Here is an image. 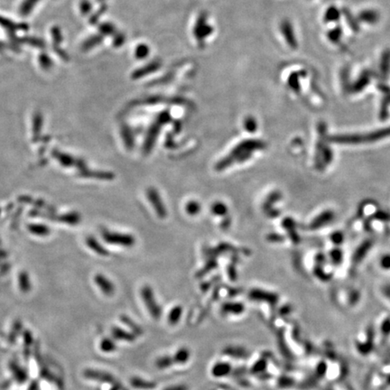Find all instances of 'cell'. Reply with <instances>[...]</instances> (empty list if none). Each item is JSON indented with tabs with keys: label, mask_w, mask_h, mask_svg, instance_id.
Listing matches in <instances>:
<instances>
[{
	"label": "cell",
	"mask_w": 390,
	"mask_h": 390,
	"mask_svg": "<svg viewBox=\"0 0 390 390\" xmlns=\"http://www.w3.org/2000/svg\"><path fill=\"white\" fill-rule=\"evenodd\" d=\"M223 352L225 355L235 358H246L249 357V351L241 346H229L225 348Z\"/></svg>",
	"instance_id": "9c48e42d"
},
{
	"label": "cell",
	"mask_w": 390,
	"mask_h": 390,
	"mask_svg": "<svg viewBox=\"0 0 390 390\" xmlns=\"http://www.w3.org/2000/svg\"><path fill=\"white\" fill-rule=\"evenodd\" d=\"M249 297L252 301H259V302H268L274 303L276 302V295L270 294L266 291L259 290V289H252L249 294Z\"/></svg>",
	"instance_id": "8992f818"
},
{
	"label": "cell",
	"mask_w": 390,
	"mask_h": 390,
	"mask_svg": "<svg viewBox=\"0 0 390 390\" xmlns=\"http://www.w3.org/2000/svg\"><path fill=\"white\" fill-rule=\"evenodd\" d=\"M163 390H188V388L184 385H174L165 387Z\"/></svg>",
	"instance_id": "44dd1931"
},
{
	"label": "cell",
	"mask_w": 390,
	"mask_h": 390,
	"mask_svg": "<svg viewBox=\"0 0 390 390\" xmlns=\"http://www.w3.org/2000/svg\"><path fill=\"white\" fill-rule=\"evenodd\" d=\"M147 197H148V200L151 203V205H153L154 211L156 212V214H157L159 217L160 218H164L165 215H166V211H165L163 201L161 199L160 195L158 194L157 190H155L153 187L149 188L147 190Z\"/></svg>",
	"instance_id": "5b68a950"
},
{
	"label": "cell",
	"mask_w": 390,
	"mask_h": 390,
	"mask_svg": "<svg viewBox=\"0 0 390 390\" xmlns=\"http://www.w3.org/2000/svg\"><path fill=\"white\" fill-rule=\"evenodd\" d=\"M166 118H167V117H166L165 115L161 116V117H160V119H159L158 122L155 123L154 126H153V127L150 129L149 134H148L147 138H146V142H145V153H148V151L151 149V147L154 145L153 144H154V141H155V138H156L155 136H156V135H157L158 130L160 129V123L162 122V121H163V120H166Z\"/></svg>",
	"instance_id": "52a82bcc"
},
{
	"label": "cell",
	"mask_w": 390,
	"mask_h": 390,
	"mask_svg": "<svg viewBox=\"0 0 390 390\" xmlns=\"http://www.w3.org/2000/svg\"><path fill=\"white\" fill-rule=\"evenodd\" d=\"M232 365L230 363L220 361L216 362L212 368V374L215 377H223L226 376L232 372Z\"/></svg>",
	"instance_id": "ba28073f"
},
{
	"label": "cell",
	"mask_w": 390,
	"mask_h": 390,
	"mask_svg": "<svg viewBox=\"0 0 390 390\" xmlns=\"http://www.w3.org/2000/svg\"><path fill=\"white\" fill-rule=\"evenodd\" d=\"M222 312L226 314L240 315L245 312V306L241 303H226L223 304Z\"/></svg>",
	"instance_id": "30bf717a"
},
{
	"label": "cell",
	"mask_w": 390,
	"mask_h": 390,
	"mask_svg": "<svg viewBox=\"0 0 390 390\" xmlns=\"http://www.w3.org/2000/svg\"><path fill=\"white\" fill-rule=\"evenodd\" d=\"M114 336L117 337L121 340H127V341H133L135 340V334L133 332H127L126 331H123L121 329L115 328L113 330Z\"/></svg>",
	"instance_id": "2e32d148"
},
{
	"label": "cell",
	"mask_w": 390,
	"mask_h": 390,
	"mask_svg": "<svg viewBox=\"0 0 390 390\" xmlns=\"http://www.w3.org/2000/svg\"><path fill=\"white\" fill-rule=\"evenodd\" d=\"M390 135V128L384 129L383 131H377L376 133H372L371 135H361V136H339L337 138L338 142L341 143H359V142H366V141L376 140L382 138L384 136Z\"/></svg>",
	"instance_id": "3957f363"
},
{
	"label": "cell",
	"mask_w": 390,
	"mask_h": 390,
	"mask_svg": "<svg viewBox=\"0 0 390 390\" xmlns=\"http://www.w3.org/2000/svg\"><path fill=\"white\" fill-rule=\"evenodd\" d=\"M186 212L190 215H195V214H199L201 211V206L197 202H189L187 205H186Z\"/></svg>",
	"instance_id": "e0dca14e"
},
{
	"label": "cell",
	"mask_w": 390,
	"mask_h": 390,
	"mask_svg": "<svg viewBox=\"0 0 390 390\" xmlns=\"http://www.w3.org/2000/svg\"><path fill=\"white\" fill-rule=\"evenodd\" d=\"M141 297L151 317L154 318V320L160 319L162 315V308L155 299L153 289L148 286H143L141 289Z\"/></svg>",
	"instance_id": "7a4b0ae2"
},
{
	"label": "cell",
	"mask_w": 390,
	"mask_h": 390,
	"mask_svg": "<svg viewBox=\"0 0 390 390\" xmlns=\"http://www.w3.org/2000/svg\"><path fill=\"white\" fill-rule=\"evenodd\" d=\"M131 384L134 387L138 389H152L155 386L154 382L145 380L141 377H133L131 379Z\"/></svg>",
	"instance_id": "5bb4252c"
},
{
	"label": "cell",
	"mask_w": 390,
	"mask_h": 390,
	"mask_svg": "<svg viewBox=\"0 0 390 390\" xmlns=\"http://www.w3.org/2000/svg\"><path fill=\"white\" fill-rule=\"evenodd\" d=\"M213 213L216 215H224L227 214V207L226 205H223L222 203H216L213 205Z\"/></svg>",
	"instance_id": "ac0fdd59"
},
{
	"label": "cell",
	"mask_w": 390,
	"mask_h": 390,
	"mask_svg": "<svg viewBox=\"0 0 390 390\" xmlns=\"http://www.w3.org/2000/svg\"><path fill=\"white\" fill-rule=\"evenodd\" d=\"M263 143L261 141L258 140H246L243 141L240 145H237L232 153L228 154L225 158L220 161L216 169L217 170H223L225 168L229 167L231 164L234 163H241L250 158L255 150L262 148Z\"/></svg>",
	"instance_id": "6da1fadb"
},
{
	"label": "cell",
	"mask_w": 390,
	"mask_h": 390,
	"mask_svg": "<svg viewBox=\"0 0 390 390\" xmlns=\"http://www.w3.org/2000/svg\"><path fill=\"white\" fill-rule=\"evenodd\" d=\"M136 53H137V56H138V57H144V56L147 55L148 50H147V48H146L145 46H140Z\"/></svg>",
	"instance_id": "7402d4cb"
},
{
	"label": "cell",
	"mask_w": 390,
	"mask_h": 390,
	"mask_svg": "<svg viewBox=\"0 0 390 390\" xmlns=\"http://www.w3.org/2000/svg\"><path fill=\"white\" fill-rule=\"evenodd\" d=\"M96 281L98 286H100V289L103 291V293L106 295H111L113 294L114 286L109 280H108L106 277L100 276V277H97L96 278Z\"/></svg>",
	"instance_id": "4fadbf2b"
},
{
	"label": "cell",
	"mask_w": 390,
	"mask_h": 390,
	"mask_svg": "<svg viewBox=\"0 0 390 390\" xmlns=\"http://www.w3.org/2000/svg\"><path fill=\"white\" fill-rule=\"evenodd\" d=\"M182 315V308L180 305H175L172 307L168 313V322L171 325H175L181 320Z\"/></svg>",
	"instance_id": "7c38bea8"
},
{
	"label": "cell",
	"mask_w": 390,
	"mask_h": 390,
	"mask_svg": "<svg viewBox=\"0 0 390 390\" xmlns=\"http://www.w3.org/2000/svg\"><path fill=\"white\" fill-rule=\"evenodd\" d=\"M124 322H126L127 325L131 328L133 333L137 334V335L142 334V329H141L140 327L138 326V325H136V323L133 322L132 320H130L129 318H125V319H124Z\"/></svg>",
	"instance_id": "d6986e66"
},
{
	"label": "cell",
	"mask_w": 390,
	"mask_h": 390,
	"mask_svg": "<svg viewBox=\"0 0 390 390\" xmlns=\"http://www.w3.org/2000/svg\"><path fill=\"white\" fill-rule=\"evenodd\" d=\"M173 363L174 362H173L172 357L165 355V356H162V357L156 358L155 367H157L158 369L163 370V369H166L168 367H171Z\"/></svg>",
	"instance_id": "9a60e30c"
},
{
	"label": "cell",
	"mask_w": 390,
	"mask_h": 390,
	"mask_svg": "<svg viewBox=\"0 0 390 390\" xmlns=\"http://www.w3.org/2000/svg\"><path fill=\"white\" fill-rule=\"evenodd\" d=\"M244 127H245L246 130L247 131L252 132L256 131V128H257V123L255 121V119L253 118H248L245 120L244 123Z\"/></svg>",
	"instance_id": "ffe728a7"
},
{
	"label": "cell",
	"mask_w": 390,
	"mask_h": 390,
	"mask_svg": "<svg viewBox=\"0 0 390 390\" xmlns=\"http://www.w3.org/2000/svg\"><path fill=\"white\" fill-rule=\"evenodd\" d=\"M105 241H108L112 244H118L124 247H131L135 244L134 237L127 234H120V233H110L106 232L104 233Z\"/></svg>",
	"instance_id": "277c9868"
},
{
	"label": "cell",
	"mask_w": 390,
	"mask_h": 390,
	"mask_svg": "<svg viewBox=\"0 0 390 390\" xmlns=\"http://www.w3.org/2000/svg\"><path fill=\"white\" fill-rule=\"evenodd\" d=\"M190 358V349L186 348V347H181L180 349H177L174 355L172 356L173 362L176 363V364H181V365H183V364H186V363L188 362Z\"/></svg>",
	"instance_id": "8fae6325"
}]
</instances>
